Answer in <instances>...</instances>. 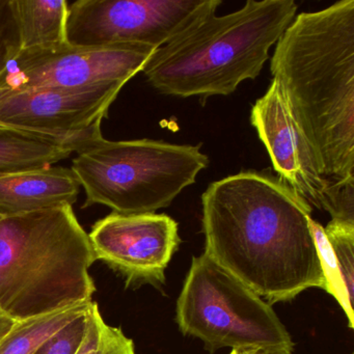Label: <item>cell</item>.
Segmentation results:
<instances>
[{
	"label": "cell",
	"instance_id": "ac0fdd59",
	"mask_svg": "<svg viewBox=\"0 0 354 354\" xmlns=\"http://www.w3.org/2000/svg\"><path fill=\"white\" fill-rule=\"evenodd\" d=\"M21 51L14 0H0V76Z\"/></svg>",
	"mask_w": 354,
	"mask_h": 354
},
{
	"label": "cell",
	"instance_id": "4fadbf2b",
	"mask_svg": "<svg viewBox=\"0 0 354 354\" xmlns=\"http://www.w3.org/2000/svg\"><path fill=\"white\" fill-rule=\"evenodd\" d=\"M86 145L0 126V176L53 167Z\"/></svg>",
	"mask_w": 354,
	"mask_h": 354
},
{
	"label": "cell",
	"instance_id": "8fae6325",
	"mask_svg": "<svg viewBox=\"0 0 354 354\" xmlns=\"http://www.w3.org/2000/svg\"><path fill=\"white\" fill-rule=\"evenodd\" d=\"M88 238L96 260L124 277L127 287L165 283L181 242L177 221L157 213H111L95 223Z\"/></svg>",
	"mask_w": 354,
	"mask_h": 354
},
{
	"label": "cell",
	"instance_id": "7c38bea8",
	"mask_svg": "<svg viewBox=\"0 0 354 354\" xmlns=\"http://www.w3.org/2000/svg\"><path fill=\"white\" fill-rule=\"evenodd\" d=\"M80 182L71 169L47 167L0 176V218L73 206Z\"/></svg>",
	"mask_w": 354,
	"mask_h": 354
},
{
	"label": "cell",
	"instance_id": "ba28073f",
	"mask_svg": "<svg viewBox=\"0 0 354 354\" xmlns=\"http://www.w3.org/2000/svg\"><path fill=\"white\" fill-rule=\"evenodd\" d=\"M250 122L279 180L312 208L329 213L333 221L354 223V184L337 185L324 175L274 80L252 106Z\"/></svg>",
	"mask_w": 354,
	"mask_h": 354
},
{
	"label": "cell",
	"instance_id": "8992f818",
	"mask_svg": "<svg viewBox=\"0 0 354 354\" xmlns=\"http://www.w3.org/2000/svg\"><path fill=\"white\" fill-rule=\"evenodd\" d=\"M180 330L207 349H260L293 354L294 342L270 304L206 254L192 258L177 300Z\"/></svg>",
	"mask_w": 354,
	"mask_h": 354
},
{
	"label": "cell",
	"instance_id": "6da1fadb",
	"mask_svg": "<svg viewBox=\"0 0 354 354\" xmlns=\"http://www.w3.org/2000/svg\"><path fill=\"white\" fill-rule=\"evenodd\" d=\"M312 207L274 176L245 171L202 194L205 254L269 304L328 292L310 229Z\"/></svg>",
	"mask_w": 354,
	"mask_h": 354
},
{
	"label": "cell",
	"instance_id": "3957f363",
	"mask_svg": "<svg viewBox=\"0 0 354 354\" xmlns=\"http://www.w3.org/2000/svg\"><path fill=\"white\" fill-rule=\"evenodd\" d=\"M297 8L294 0H248L233 13L207 16L156 49L142 72L167 96H229L260 75Z\"/></svg>",
	"mask_w": 354,
	"mask_h": 354
},
{
	"label": "cell",
	"instance_id": "e0dca14e",
	"mask_svg": "<svg viewBox=\"0 0 354 354\" xmlns=\"http://www.w3.org/2000/svg\"><path fill=\"white\" fill-rule=\"evenodd\" d=\"M350 304L354 298V223L333 221L324 227Z\"/></svg>",
	"mask_w": 354,
	"mask_h": 354
},
{
	"label": "cell",
	"instance_id": "277c9868",
	"mask_svg": "<svg viewBox=\"0 0 354 354\" xmlns=\"http://www.w3.org/2000/svg\"><path fill=\"white\" fill-rule=\"evenodd\" d=\"M96 261L72 206L0 218V310L20 321L93 301Z\"/></svg>",
	"mask_w": 354,
	"mask_h": 354
},
{
	"label": "cell",
	"instance_id": "9a60e30c",
	"mask_svg": "<svg viewBox=\"0 0 354 354\" xmlns=\"http://www.w3.org/2000/svg\"><path fill=\"white\" fill-rule=\"evenodd\" d=\"M93 301L75 304L48 314L16 321L0 342V354H35L67 323L88 312Z\"/></svg>",
	"mask_w": 354,
	"mask_h": 354
},
{
	"label": "cell",
	"instance_id": "2e32d148",
	"mask_svg": "<svg viewBox=\"0 0 354 354\" xmlns=\"http://www.w3.org/2000/svg\"><path fill=\"white\" fill-rule=\"evenodd\" d=\"M76 354H136V349L122 329L105 322L98 304L93 301L86 316V335Z\"/></svg>",
	"mask_w": 354,
	"mask_h": 354
},
{
	"label": "cell",
	"instance_id": "44dd1931",
	"mask_svg": "<svg viewBox=\"0 0 354 354\" xmlns=\"http://www.w3.org/2000/svg\"><path fill=\"white\" fill-rule=\"evenodd\" d=\"M230 354H271L260 349H234Z\"/></svg>",
	"mask_w": 354,
	"mask_h": 354
},
{
	"label": "cell",
	"instance_id": "7a4b0ae2",
	"mask_svg": "<svg viewBox=\"0 0 354 354\" xmlns=\"http://www.w3.org/2000/svg\"><path fill=\"white\" fill-rule=\"evenodd\" d=\"M270 72L324 175L354 184V0L296 15Z\"/></svg>",
	"mask_w": 354,
	"mask_h": 354
},
{
	"label": "cell",
	"instance_id": "d6986e66",
	"mask_svg": "<svg viewBox=\"0 0 354 354\" xmlns=\"http://www.w3.org/2000/svg\"><path fill=\"white\" fill-rule=\"evenodd\" d=\"M86 316L88 312L70 321L63 328L49 337L35 354L77 353L86 335Z\"/></svg>",
	"mask_w": 354,
	"mask_h": 354
},
{
	"label": "cell",
	"instance_id": "30bf717a",
	"mask_svg": "<svg viewBox=\"0 0 354 354\" xmlns=\"http://www.w3.org/2000/svg\"><path fill=\"white\" fill-rule=\"evenodd\" d=\"M125 84L14 91L0 88V126L38 136L90 142Z\"/></svg>",
	"mask_w": 354,
	"mask_h": 354
},
{
	"label": "cell",
	"instance_id": "5bb4252c",
	"mask_svg": "<svg viewBox=\"0 0 354 354\" xmlns=\"http://www.w3.org/2000/svg\"><path fill=\"white\" fill-rule=\"evenodd\" d=\"M21 50L67 44L66 0H14Z\"/></svg>",
	"mask_w": 354,
	"mask_h": 354
},
{
	"label": "cell",
	"instance_id": "52a82bcc",
	"mask_svg": "<svg viewBox=\"0 0 354 354\" xmlns=\"http://www.w3.org/2000/svg\"><path fill=\"white\" fill-rule=\"evenodd\" d=\"M221 5V0H80L69 6L67 42L158 49L216 13Z\"/></svg>",
	"mask_w": 354,
	"mask_h": 354
},
{
	"label": "cell",
	"instance_id": "5b68a950",
	"mask_svg": "<svg viewBox=\"0 0 354 354\" xmlns=\"http://www.w3.org/2000/svg\"><path fill=\"white\" fill-rule=\"evenodd\" d=\"M76 154L71 169L86 192L82 208L103 205L121 214L167 208L209 165L201 146L148 138L113 142L102 136Z\"/></svg>",
	"mask_w": 354,
	"mask_h": 354
},
{
	"label": "cell",
	"instance_id": "9c48e42d",
	"mask_svg": "<svg viewBox=\"0 0 354 354\" xmlns=\"http://www.w3.org/2000/svg\"><path fill=\"white\" fill-rule=\"evenodd\" d=\"M155 47L144 44L24 49L0 76V88H80L94 84H127L142 72Z\"/></svg>",
	"mask_w": 354,
	"mask_h": 354
},
{
	"label": "cell",
	"instance_id": "ffe728a7",
	"mask_svg": "<svg viewBox=\"0 0 354 354\" xmlns=\"http://www.w3.org/2000/svg\"><path fill=\"white\" fill-rule=\"evenodd\" d=\"M16 320L10 318L3 310H0V342L8 335L12 327L15 325Z\"/></svg>",
	"mask_w": 354,
	"mask_h": 354
}]
</instances>
